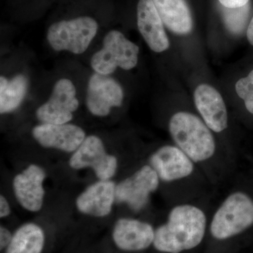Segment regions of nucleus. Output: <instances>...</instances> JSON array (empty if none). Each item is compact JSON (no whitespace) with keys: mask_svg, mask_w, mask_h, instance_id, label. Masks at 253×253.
Instances as JSON below:
<instances>
[{"mask_svg":"<svg viewBox=\"0 0 253 253\" xmlns=\"http://www.w3.org/2000/svg\"><path fill=\"white\" fill-rule=\"evenodd\" d=\"M207 219L201 208L181 204L171 210L168 221L155 231L154 246L159 252L180 253L197 247L206 234Z\"/></svg>","mask_w":253,"mask_h":253,"instance_id":"f257e3e1","label":"nucleus"},{"mask_svg":"<svg viewBox=\"0 0 253 253\" xmlns=\"http://www.w3.org/2000/svg\"><path fill=\"white\" fill-rule=\"evenodd\" d=\"M169 130L176 146L194 163L204 162L214 156L216 144L211 129L196 115L175 113L169 121Z\"/></svg>","mask_w":253,"mask_h":253,"instance_id":"f03ea898","label":"nucleus"},{"mask_svg":"<svg viewBox=\"0 0 253 253\" xmlns=\"http://www.w3.org/2000/svg\"><path fill=\"white\" fill-rule=\"evenodd\" d=\"M253 224V201L245 193L229 195L213 216L210 226L211 235L226 240L238 235Z\"/></svg>","mask_w":253,"mask_h":253,"instance_id":"7ed1b4c3","label":"nucleus"},{"mask_svg":"<svg viewBox=\"0 0 253 253\" xmlns=\"http://www.w3.org/2000/svg\"><path fill=\"white\" fill-rule=\"evenodd\" d=\"M139 46L126 39L121 32L110 31L103 41V47L93 55L91 66L96 73L110 76L118 68L132 69L138 63Z\"/></svg>","mask_w":253,"mask_h":253,"instance_id":"20e7f679","label":"nucleus"},{"mask_svg":"<svg viewBox=\"0 0 253 253\" xmlns=\"http://www.w3.org/2000/svg\"><path fill=\"white\" fill-rule=\"evenodd\" d=\"M97 31L98 23L94 18L81 16L53 23L46 38L55 51L81 54L89 47Z\"/></svg>","mask_w":253,"mask_h":253,"instance_id":"39448f33","label":"nucleus"},{"mask_svg":"<svg viewBox=\"0 0 253 253\" xmlns=\"http://www.w3.org/2000/svg\"><path fill=\"white\" fill-rule=\"evenodd\" d=\"M78 107L74 84L63 78L56 82L48 101L37 110L36 117L42 124H66L73 119Z\"/></svg>","mask_w":253,"mask_h":253,"instance_id":"423d86ee","label":"nucleus"},{"mask_svg":"<svg viewBox=\"0 0 253 253\" xmlns=\"http://www.w3.org/2000/svg\"><path fill=\"white\" fill-rule=\"evenodd\" d=\"M159 176L150 166H144L116 186V200L139 212L147 205L149 197L159 186Z\"/></svg>","mask_w":253,"mask_h":253,"instance_id":"0eeeda50","label":"nucleus"},{"mask_svg":"<svg viewBox=\"0 0 253 253\" xmlns=\"http://www.w3.org/2000/svg\"><path fill=\"white\" fill-rule=\"evenodd\" d=\"M69 165L73 169L91 168L101 180H109L116 174L117 158L108 154L102 141L96 136L85 138L71 156Z\"/></svg>","mask_w":253,"mask_h":253,"instance_id":"6e6552de","label":"nucleus"},{"mask_svg":"<svg viewBox=\"0 0 253 253\" xmlns=\"http://www.w3.org/2000/svg\"><path fill=\"white\" fill-rule=\"evenodd\" d=\"M124 93L121 84L109 76L94 73L88 83L86 104L91 114L104 117L113 107L123 104Z\"/></svg>","mask_w":253,"mask_h":253,"instance_id":"1a4fd4ad","label":"nucleus"},{"mask_svg":"<svg viewBox=\"0 0 253 253\" xmlns=\"http://www.w3.org/2000/svg\"><path fill=\"white\" fill-rule=\"evenodd\" d=\"M150 166L160 179L172 182L185 179L194 170V162L178 146L166 145L158 149L149 158Z\"/></svg>","mask_w":253,"mask_h":253,"instance_id":"9d476101","label":"nucleus"},{"mask_svg":"<svg viewBox=\"0 0 253 253\" xmlns=\"http://www.w3.org/2000/svg\"><path fill=\"white\" fill-rule=\"evenodd\" d=\"M32 134L43 147L68 153L76 151L86 138L81 127L67 123L40 125L33 128Z\"/></svg>","mask_w":253,"mask_h":253,"instance_id":"9b49d317","label":"nucleus"},{"mask_svg":"<svg viewBox=\"0 0 253 253\" xmlns=\"http://www.w3.org/2000/svg\"><path fill=\"white\" fill-rule=\"evenodd\" d=\"M45 178L44 169L34 164L15 176L13 181L15 196L23 208L31 212H38L42 207L43 182Z\"/></svg>","mask_w":253,"mask_h":253,"instance_id":"f8f14e48","label":"nucleus"},{"mask_svg":"<svg viewBox=\"0 0 253 253\" xmlns=\"http://www.w3.org/2000/svg\"><path fill=\"white\" fill-rule=\"evenodd\" d=\"M155 231L149 223L130 218H122L115 224L113 239L122 251L137 252L154 244Z\"/></svg>","mask_w":253,"mask_h":253,"instance_id":"ddd939ff","label":"nucleus"},{"mask_svg":"<svg viewBox=\"0 0 253 253\" xmlns=\"http://www.w3.org/2000/svg\"><path fill=\"white\" fill-rule=\"evenodd\" d=\"M194 102L203 121L211 130L219 133L226 129L227 110L217 89L209 84H200L194 91Z\"/></svg>","mask_w":253,"mask_h":253,"instance_id":"4468645a","label":"nucleus"},{"mask_svg":"<svg viewBox=\"0 0 253 253\" xmlns=\"http://www.w3.org/2000/svg\"><path fill=\"white\" fill-rule=\"evenodd\" d=\"M137 26L150 49L161 53L169 48V40L161 16L152 0H139L137 5Z\"/></svg>","mask_w":253,"mask_h":253,"instance_id":"2eb2a0df","label":"nucleus"},{"mask_svg":"<svg viewBox=\"0 0 253 253\" xmlns=\"http://www.w3.org/2000/svg\"><path fill=\"white\" fill-rule=\"evenodd\" d=\"M116 186L113 181L101 180L86 188L76 200L81 212L94 217H105L111 212L116 200Z\"/></svg>","mask_w":253,"mask_h":253,"instance_id":"dca6fc26","label":"nucleus"},{"mask_svg":"<svg viewBox=\"0 0 253 253\" xmlns=\"http://www.w3.org/2000/svg\"><path fill=\"white\" fill-rule=\"evenodd\" d=\"M163 24L176 34L192 31L193 19L185 0H152Z\"/></svg>","mask_w":253,"mask_h":253,"instance_id":"f3484780","label":"nucleus"},{"mask_svg":"<svg viewBox=\"0 0 253 253\" xmlns=\"http://www.w3.org/2000/svg\"><path fill=\"white\" fill-rule=\"evenodd\" d=\"M44 241V231L41 226L27 223L14 233L6 253H42Z\"/></svg>","mask_w":253,"mask_h":253,"instance_id":"a211bd4d","label":"nucleus"},{"mask_svg":"<svg viewBox=\"0 0 253 253\" xmlns=\"http://www.w3.org/2000/svg\"><path fill=\"white\" fill-rule=\"evenodd\" d=\"M28 79L19 74L8 81L0 78V113L13 112L23 102L28 89Z\"/></svg>","mask_w":253,"mask_h":253,"instance_id":"6ab92c4d","label":"nucleus"},{"mask_svg":"<svg viewBox=\"0 0 253 253\" xmlns=\"http://www.w3.org/2000/svg\"><path fill=\"white\" fill-rule=\"evenodd\" d=\"M251 5L249 3L242 7L230 8L222 6L223 18L226 28L231 33L238 35L242 33L247 25L249 20Z\"/></svg>","mask_w":253,"mask_h":253,"instance_id":"aec40b11","label":"nucleus"},{"mask_svg":"<svg viewBox=\"0 0 253 253\" xmlns=\"http://www.w3.org/2000/svg\"><path fill=\"white\" fill-rule=\"evenodd\" d=\"M235 88L239 97L244 100L246 109L253 114V70L247 77L236 83Z\"/></svg>","mask_w":253,"mask_h":253,"instance_id":"412c9836","label":"nucleus"},{"mask_svg":"<svg viewBox=\"0 0 253 253\" xmlns=\"http://www.w3.org/2000/svg\"><path fill=\"white\" fill-rule=\"evenodd\" d=\"M12 238L13 235L11 232L6 228L1 226L0 227V248H1V250L8 247Z\"/></svg>","mask_w":253,"mask_h":253,"instance_id":"4be33fe9","label":"nucleus"},{"mask_svg":"<svg viewBox=\"0 0 253 253\" xmlns=\"http://www.w3.org/2000/svg\"><path fill=\"white\" fill-rule=\"evenodd\" d=\"M250 0H219L223 6L230 9L242 7L249 3Z\"/></svg>","mask_w":253,"mask_h":253,"instance_id":"5701e85b","label":"nucleus"},{"mask_svg":"<svg viewBox=\"0 0 253 253\" xmlns=\"http://www.w3.org/2000/svg\"><path fill=\"white\" fill-rule=\"evenodd\" d=\"M9 203L5 199L4 196H1L0 198V217L1 218L7 217L10 214Z\"/></svg>","mask_w":253,"mask_h":253,"instance_id":"b1692460","label":"nucleus"},{"mask_svg":"<svg viewBox=\"0 0 253 253\" xmlns=\"http://www.w3.org/2000/svg\"><path fill=\"white\" fill-rule=\"evenodd\" d=\"M247 38L250 44L253 46V16L247 30Z\"/></svg>","mask_w":253,"mask_h":253,"instance_id":"393cba45","label":"nucleus"}]
</instances>
